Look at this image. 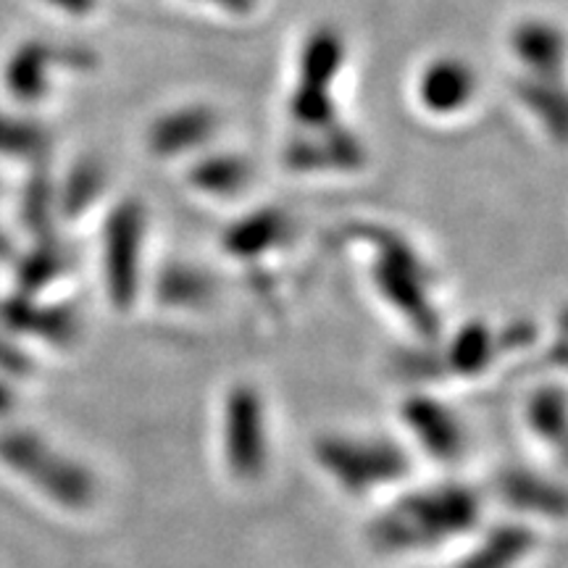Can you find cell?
Listing matches in <instances>:
<instances>
[{
    "instance_id": "603a6c76",
    "label": "cell",
    "mask_w": 568,
    "mask_h": 568,
    "mask_svg": "<svg viewBox=\"0 0 568 568\" xmlns=\"http://www.w3.org/2000/svg\"><path fill=\"white\" fill-rule=\"evenodd\" d=\"M510 495L521 508L537 510V514H568V493L552 485V481L537 479L535 474H516L508 481Z\"/></svg>"
},
{
    "instance_id": "1f68e13d",
    "label": "cell",
    "mask_w": 568,
    "mask_h": 568,
    "mask_svg": "<svg viewBox=\"0 0 568 568\" xmlns=\"http://www.w3.org/2000/svg\"><path fill=\"white\" fill-rule=\"evenodd\" d=\"M564 324H566V329H568V314H566V318H564Z\"/></svg>"
},
{
    "instance_id": "4316f807",
    "label": "cell",
    "mask_w": 568,
    "mask_h": 568,
    "mask_svg": "<svg viewBox=\"0 0 568 568\" xmlns=\"http://www.w3.org/2000/svg\"><path fill=\"white\" fill-rule=\"evenodd\" d=\"M0 368L9 374H27L30 372V361L27 355L19 351L11 339H6L3 332H0Z\"/></svg>"
},
{
    "instance_id": "9a60e30c",
    "label": "cell",
    "mask_w": 568,
    "mask_h": 568,
    "mask_svg": "<svg viewBox=\"0 0 568 568\" xmlns=\"http://www.w3.org/2000/svg\"><path fill=\"white\" fill-rule=\"evenodd\" d=\"M293 216L284 209H258L224 232V247L237 258H255L280 247L293 234Z\"/></svg>"
},
{
    "instance_id": "cb8c5ba5",
    "label": "cell",
    "mask_w": 568,
    "mask_h": 568,
    "mask_svg": "<svg viewBox=\"0 0 568 568\" xmlns=\"http://www.w3.org/2000/svg\"><path fill=\"white\" fill-rule=\"evenodd\" d=\"M161 297L172 305H197L211 293V282L193 266H169L161 276Z\"/></svg>"
},
{
    "instance_id": "3957f363",
    "label": "cell",
    "mask_w": 568,
    "mask_h": 568,
    "mask_svg": "<svg viewBox=\"0 0 568 568\" xmlns=\"http://www.w3.org/2000/svg\"><path fill=\"white\" fill-rule=\"evenodd\" d=\"M0 460L63 508H88L98 495L88 468L27 429L0 432Z\"/></svg>"
},
{
    "instance_id": "d6986e66",
    "label": "cell",
    "mask_w": 568,
    "mask_h": 568,
    "mask_svg": "<svg viewBox=\"0 0 568 568\" xmlns=\"http://www.w3.org/2000/svg\"><path fill=\"white\" fill-rule=\"evenodd\" d=\"M527 424L531 435L545 445H560L568 437V393L558 385H545L529 395Z\"/></svg>"
},
{
    "instance_id": "d4e9b609",
    "label": "cell",
    "mask_w": 568,
    "mask_h": 568,
    "mask_svg": "<svg viewBox=\"0 0 568 568\" xmlns=\"http://www.w3.org/2000/svg\"><path fill=\"white\" fill-rule=\"evenodd\" d=\"M450 361L464 374H477L487 368L493 361V335H489L487 326L471 324L460 329V335L450 345Z\"/></svg>"
},
{
    "instance_id": "9c48e42d",
    "label": "cell",
    "mask_w": 568,
    "mask_h": 568,
    "mask_svg": "<svg viewBox=\"0 0 568 568\" xmlns=\"http://www.w3.org/2000/svg\"><path fill=\"white\" fill-rule=\"evenodd\" d=\"M379 253L382 264L376 266V282H379L382 293L397 308L406 311L408 318H414V322H432L422 261L416 258L414 251H408L403 240L389 237V234H379Z\"/></svg>"
},
{
    "instance_id": "7c38bea8",
    "label": "cell",
    "mask_w": 568,
    "mask_h": 568,
    "mask_svg": "<svg viewBox=\"0 0 568 568\" xmlns=\"http://www.w3.org/2000/svg\"><path fill=\"white\" fill-rule=\"evenodd\" d=\"M287 163L293 172H339V169H355L364 161V145L343 124L318 132H301L287 145Z\"/></svg>"
},
{
    "instance_id": "8992f818",
    "label": "cell",
    "mask_w": 568,
    "mask_h": 568,
    "mask_svg": "<svg viewBox=\"0 0 568 568\" xmlns=\"http://www.w3.org/2000/svg\"><path fill=\"white\" fill-rule=\"evenodd\" d=\"M95 53L80 45H59L51 40H24L3 63V88L21 105L45 101L53 90L55 71H90Z\"/></svg>"
},
{
    "instance_id": "277c9868",
    "label": "cell",
    "mask_w": 568,
    "mask_h": 568,
    "mask_svg": "<svg viewBox=\"0 0 568 568\" xmlns=\"http://www.w3.org/2000/svg\"><path fill=\"white\" fill-rule=\"evenodd\" d=\"M345 63V40L332 27H322L305 40L301 53V71L290 98V113L301 132H318L337 126V105L332 103L339 71Z\"/></svg>"
},
{
    "instance_id": "7402d4cb",
    "label": "cell",
    "mask_w": 568,
    "mask_h": 568,
    "mask_svg": "<svg viewBox=\"0 0 568 568\" xmlns=\"http://www.w3.org/2000/svg\"><path fill=\"white\" fill-rule=\"evenodd\" d=\"M61 272H67V253L61 251L53 240H42L32 253H27L19 261V287L24 295H34L38 290L48 287L53 280H59Z\"/></svg>"
},
{
    "instance_id": "ffe728a7",
    "label": "cell",
    "mask_w": 568,
    "mask_h": 568,
    "mask_svg": "<svg viewBox=\"0 0 568 568\" xmlns=\"http://www.w3.org/2000/svg\"><path fill=\"white\" fill-rule=\"evenodd\" d=\"M535 548V537L524 527H506L489 535L477 545L471 556L460 560L458 568H516L529 550Z\"/></svg>"
},
{
    "instance_id": "5bb4252c",
    "label": "cell",
    "mask_w": 568,
    "mask_h": 568,
    "mask_svg": "<svg viewBox=\"0 0 568 568\" xmlns=\"http://www.w3.org/2000/svg\"><path fill=\"white\" fill-rule=\"evenodd\" d=\"M0 322L13 332H21V335H38L55 345L71 343L80 332V324H77L71 311L40 305L32 301V295L24 293L9 297L0 305Z\"/></svg>"
},
{
    "instance_id": "ac0fdd59",
    "label": "cell",
    "mask_w": 568,
    "mask_h": 568,
    "mask_svg": "<svg viewBox=\"0 0 568 568\" xmlns=\"http://www.w3.org/2000/svg\"><path fill=\"white\" fill-rule=\"evenodd\" d=\"M105 184V169L98 161L82 159L69 169L55 187V213L63 219H77L98 201Z\"/></svg>"
},
{
    "instance_id": "4fadbf2b",
    "label": "cell",
    "mask_w": 568,
    "mask_h": 568,
    "mask_svg": "<svg viewBox=\"0 0 568 568\" xmlns=\"http://www.w3.org/2000/svg\"><path fill=\"white\" fill-rule=\"evenodd\" d=\"M408 432L418 439L429 456L437 458H456L464 450V424L447 406L429 400V397H414L403 408Z\"/></svg>"
},
{
    "instance_id": "6da1fadb",
    "label": "cell",
    "mask_w": 568,
    "mask_h": 568,
    "mask_svg": "<svg viewBox=\"0 0 568 568\" xmlns=\"http://www.w3.org/2000/svg\"><path fill=\"white\" fill-rule=\"evenodd\" d=\"M481 503L477 493L460 485L416 489L397 497L393 508L376 516L372 537L376 550L410 556L437 550L439 545L466 537L477 527Z\"/></svg>"
},
{
    "instance_id": "8fae6325",
    "label": "cell",
    "mask_w": 568,
    "mask_h": 568,
    "mask_svg": "<svg viewBox=\"0 0 568 568\" xmlns=\"http://www.w3.org/2000/svg\"><path fill=\"white\" fill-rule=\"evenodd\" d=\"M510 51L527 71V77L560 80L568 63V38L556 21L524 19L510 32Z\"/></svg>"
},
{
    "instance_id": "44dd1931",
    "label": "cell",
    "mask_w": 568,
    "mask_h": 568,
    "mask_svg": "<svg viewBox=\"0 0 568 568\" xmlns=\"http://www.w3.org/2000/svg\"><path fill=\"white\" fill-rule=\"evenodd\" d=\"M48 132L30 116L0 111V159L34 161L48 153Z\"/></svg>"
},
{
    "instance_id": "52a82bcc",
    "label": "cell",
    "mask_w": 568,
    "mask_h": 568,
    "mask_svg": "<svg viewBox=\"0 0 568 568\" xmlns=\"http://www.w3.org/2000/svg\"><path fill=\"white\" fill-rule=\"evenodd\" d=\"M103 282L119 308H130L140 290L145 209L138 201L116 203L103 224Z\"/></svg>"
},
{
    "instance_id": "7a4b0ae2",
    "label": "cell",
    "mask_w": 568,
    "mask_h": 568,
    "mask_svg": "<svg viewBox=\"0 0 568 568\" xmlns=\"http://www.w3.org/2000/svg\"><path fill=\"white\" fill-rule=\"evenodd\" d=\"M316 460L326 477L355 497L403 481L410 468L397 439L382 435H329L318 439Z\"/></svg>"
},
{
    "instance_id": "4dcf8cb0",
    "label": "cell",
    "mask_w": 568,
    "mask_h": 568,
    "mask_svg": "<svg viewBox=\"0 0 568 568\" xmlns=\"http://www.w3.org/2000/svg\"><path fill=\"white\" fill-rule=\"evenodd\" d=\"M558 447H560V450H564V456L568 458V437H566V439H564V443H560Z\"/></svg>"
},
{
    "instance_id": "30bf717a",
    "label": "cell",
    "mask_w": 568,
    "mask_h": 568,
    "mask_svg": "<svg viewBox=\"0 0 568 568\" xmlns=\"http://www.w3.org/2000/svg\"><path fill=\"white\" fill-rule=\"evenodd\" d=\"M219 113L205 103H190L180 109L163 111L148 126V148L159 159H180V155L203 151L219 132Z\"/></svg>"
},
{
    "instance_id": "5b68a950",
    "label": "cell",
    "mask_w": 568,
    "mask_h": 568,
    "mask_svg": "<svg viewBox=\"0 0 568 568\" xmlns=\"http://www.w3.org/2000/svg\"><path fill=\"white\" fill-rule=\"evenodd\" d=\"M222 456L237 481H255L266 474L272 445L264 397L251 385H234L222 406Z\"/></svg>"
},
{
    "instance_id": "ba28073f",
    "label": "cell",
    "mask_w": 568,
    "mask_h": 568,
    "mask_svg": "<svg viewBox=\"0 0 568 568\" xmlns=\"http://www.w3.org/2000/svg\"><path fill=\"white\" fill-rule=\"evenodd\" d=\"M479 77L471 63L458 55H439L418 71L416 98L432 116H456L474 103Z\"/></svg>"
},
{
    "instance_id": "f546056e",
    "label": "cell",
    "mask_w": 568,
    "mask_h": 568,
    "mask_svg": "<svg viewBox=\"0 0 568 568\" xmlns=\"http://www.w3.org/2000/svg\"><path fill=\"white\" fill-rule=\"evenodd\" d=\"M11 406H13V393H11V387L6 385V382H0V416L9 414Z\"/></svg>"
},
{
    "instance_id": "83f0119b",
    "label": "cell",
    "mask_w": 568,
    "mask_h": 568,
    "mask_svg": "<svg viewBox=\"0 0 568 568\" xmlns=\"http://www.w3.org/2000/svg\"><path fill=\"white\" fill-rule=\"evenodd\" d=\"M48 9L63 13V17H90L98 9V0H42Z\"/></svg>"
},
{
    "instance_id": "e0dca14e",
    "label": "cell",
    "mask_w": 568,
    "mask_h": 568,
    "mask_svg": "<svg viewBox=\"0 0 568 568\" xmlns=\"http://www.w3.org/2000/svg\"><path fill=\"white\" fill-rule=\"evenodd\" d=\"M516 95L550 138L568 142V88L564 84V77L560 80L524 77L516 84Z\"/></svg>"
},
{
    "instance_id": "2e32d148",
    "label": "cell",
    "mask_w": 568,
    "mask_h": 568,
    "mask_svg": "<svg viewBox=\"0 0 568 568\" xmlns=\"http://www.w3.org/2000/svg\"><path fill=\"white\" fill-rule=\"evenodd\" d=\"M190 184L211 197H234L245 193L253 180V166L240 153H203L190 169Z\"/></svg>"
},
{
    "instance_id": "f1b7e54d",
    "label": "cell",
    "mask_w": 568,
    "mask_h": 568,
    "mask_svg": "<svg viewBox=\"0 0 568 568\" xmlns=\"http://www.w3.org/2000/svg\"><path fill=\"white\" fill-rule=\"evenodd\" d=\"M197 3L213 6V9L224 13H234V17H245V13H251L255 9L258 0H197Z\"/></svg>"
},
{
    "instance_id": "484cf974",
    "label": "cell",
    "mask_w": 568,
    "mask_h": 568,
    "mask_svg": "<svg viewBox=\"0 0 568 568\" xmlns=\"http://www.w3.org/2000/svg\"><path fill=\"white\" fill-rule=\"evenodd\" d=\"M55 213V190L48 182H34L24 201V222L40 230L48 226Z\"/></svg>"
}]
</instances>
